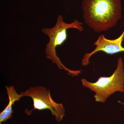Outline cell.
<instances>
[{
	"label": "cell",
	"instance_id": "3",
	"mask_svg": "<svg viewBox=\"0 0 124 124\" xmlns=\"http://www.w3.org/2000/svg\"><path fill=\"white\" fill-rule=\"evenodd\" d=\"M81 81L83 86L95 93L94 97L97 102L104 103L116 92L124 93V69L122 58L118 59L117 67L110 76L100 77L93 83L84 78Z\"/></svg>",
	"mask_w": 124,
	"mask_h": 124
},
{
	"label": "cell",
	"instance_id": "2",
	"mask_svg": "<svg viewBox=\"0 0 124 124\" xmlns=\"http://www.w3.org/2000/svg\"><path fill=\"white\" fill-rule=\"evenodd\" d=\"M82 23L77 20L73 22L67 23L63 21L61 15L58 16L55 26L50 28H44L42 29V33L48 36L49 38L48 43L46 45L45 53L46 58L51 60L57 65L59 69L67 72L70 75L74 76L79 75L82 73L81 70H73L66 67L62 64L56 54V48L65 42L67 39V30L70 28L77 29L79 31H84Z\"/></svg>",
	"mask_w": 124,
	"mask_h": 124
},
{
	"label": "cell",
	"instance_id": "5",
	"mask_svg": "<svg viewBox=\"0 0 124 124\" xmlns=\"http://www.w3.org/2000/svg\"><path fill=\"white\" fill-rule=\"evenodd\" d=\"M124 39V30L122 34L115 39H108L103 35L99 36L94 44L96 46L95 48L91 53L84 55L81 64L84 67L87 66L90 63L89 60L91 56L99 51H102L110 55L124 52V48L122 46Z\"/></svg>",
	"mask_w": 124,
	"mask_h": 124
},
{
	"label": "cell",
	"instance_id": "6",
	"mask_svg": "<svg viewBox=\"0 0 124 124\" xmlns=\"http://www.w3.org/2000/svg\"><path fill=\"white\" fill-rule=\"evenodd\" d=\"M7 93L8 96V104L0 114V124L5 122L11 118L13 112V106L15 102L19 101L22 97L20 94H18L15 90L13 86H6Z\"/></svg>",
	"mask_w": 124,
	"mask_h": 124
},
{
	"label": "cell",
	"instance_id": "4",
	"mask_svg": "<svg viewBox=\"0 0 124 124\" xmlns=\"http://www.w3.org/2000/svg\"><path fill=\"white\" fill-rule=\"evenodd\" d=\"M50 93V90L42 86L31 87L25 92H21L22 97H30L33 100V108L26 113L29 115L35 109L40 111L48 109L56 120L60 122L65 115V109L62 104L57 103L53 100Z\"/></svg>",
	"mask_w": 124,
	"mask_h": 124
},
{
	"label": "cell",
	"instance_id": "1",
	"mask_svg": "<svg viewBox=\"0 0 124 124\" xmlns=\"http://www.w3.org/2000/svg\"><path fill=\"white\" fill-rule=\"evenodd\" d=\"M82 7L85 23L98 33L115 26L121 19L120 0H84Z\"/></svg>",
	"mask_w": 124,
	"mask_h": 124
}]
</instances>
